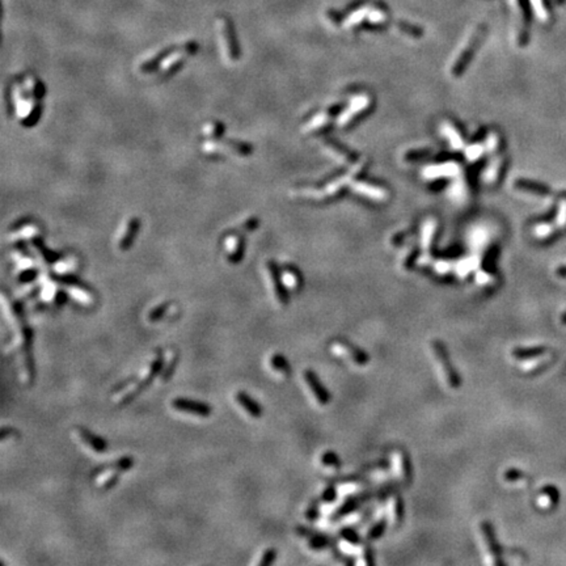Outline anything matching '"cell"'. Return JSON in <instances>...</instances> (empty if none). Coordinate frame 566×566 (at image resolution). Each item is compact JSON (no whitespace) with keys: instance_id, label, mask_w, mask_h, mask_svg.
<instances>
[{"instance_id":"24","label":"cell","mask_w":566,"mask_h":566,"mask_svg":"<svg viewBox=\"0 0 566 566\" xmlns=\"http://www.w3.org/2000/svg\"><path fill=\"white\" fill-rule=\"evenodd\" d=\"M354 188H355L356 192L365 194V195H369V197L373 198V199H382V198L386 197V193H384V192H382L379 188L376 189L373 188V186H370V185L355 184L354 185Z\"/></svg>"},{"instance_id":"34","label":"cell","mask_w":566,"mask_h":566,"mask_svg":"<svg viewBox=\"0 0 566 566\" xmlns=\"http://www.w3.org/2000/svg\"><path fill=\"white\" fill-rule=\"evenodd\" d=\"M319 514H320V510H319V503L317 502H312L310 505V507L307 508L306 511V518L310 522H313V520H316L317 518H319Z\"/></svg>"},{"instance_id":"41","label":"cell","mask_w":566,"mask_h":566,"mask_svg":"<svg viewBox=\"0 0 566 566\" xmlns=\"http://www.w3.org/2000/svg\"><path fill=\"white\" fill-rule=\"evenodd\" d=\"M362 554H363V560H365V564H367V565H373L372 550H371V548H370L369 545H363V550H362Z\"/></svg>"},{"instance_id":"8","label":"cell","mask_w":566,"mask_h":566,"mask_svg":"<svg viewBox=\"0 0 566 566\" xmlns=\"http://www.w3.org/2000/svg\"><path fill=\"white\" fill-rule=\"evenodd\" d=\"M172 407L178 411L182 413H188V414L198 415V417H209L213 413V408L211 405L202 401H195V400H190V398L185 397H176L172 401Z\"/></svg>"},{"instance_id":"21","label":"cell","mask_w":566,"mask_h":566,"mask_svg":"<svg viewBox=\"0 0 566 566\" xmlns=\"http://www.w3.org/2000/svg\"><path fill=\"white\" fill-rule=\"evenodd\" d=\"M270 365L274 370H277L283 375H290L291 373V366L290 362L287 361V358L282 354H273L270 356Z\"/></svg>"},{"instance_id":"15","label":"cell","mask_w":566,"mask_h":566,"mask_svg":"<svg viewBox=\"0 0 566 566\" xmlns=\"http://www.w3.org/2000/svg\"><path fill=\"white\" fill-rule=\"evenodd\" d=\"M78 432H79V436L81 438L84 443L88 445L95 452L102 453L108 449V442L104 438H101V436L89 431L88 429L79 428L78 429Z\"/></svg>"},{"instance_id":"4","label":"cell","mask_w":566,"mask_h":566,"mask_svg":"<svg viewBox=\"0 0 566 566\" xmlns=\"http://www.w3.org/2000/svg\"><path fill=\"white\" fill-rule=\"evenodd\" d=\"M164 370V355L163 352H161V350H159L157 351V355H156V358L152 361L151 363V367H150V371H148V375H146L144 376V379L143 380H140L139 382V384L137 387H135L134 390H131V392H129V393L126 394V396H123V398H122L121 401H119V404L121 405H125V404H129L131 403L133 400H134L138 394H140L143 392V390H146L147 387L150 386L152 382H154V379L155 377H157V375L159 373L163 372Z\"/></svg>"},{"instance_id":"40","label":"cell","mask_w":566,"mask_h":566,"mask_svg":"<svg viewBox=\"0 0 566 566\" xmlns=\"http://www.w3.org/2000/svg\"><path fill=\"white\" fill-rule=\"evenodd\" d=\"M135 382H138V379H137V377H129L127 380H123V382L119 383L118 386L114 387L113 392H121V390H125L127 387L131 386V384H134Z\"/></svg>"},{"instance_id":"11","label":"cell","mask_w":566,"mask_h":566,"mask_svg":"<svg viewBox=\"0 0 566 566\" xmlns=\"http://www.w3.org/2000/svg\"><path fill=\"white\" fill-rule=\"evenodd\" d=\"M266 266H268V273L270 275V279H272L273 289H274V293L277 296L278 302L281 303L282 306H286L289 303V293H287V286L285 283L283 275L273 261H269Z\"/></svg>"},{"instance_id":"45","label":"cell","mask_w":566,"mask_h":566,"mask_svg":"<svg viewBox=\"0 0 566 566\" xmlns=\"http://www.w3.org/2000/svg\"><path fill=\"white\" fill-rule=\"evenodd\" d=\"M383 20H384V15L382 12L375 11V12L370 13V21L371 22H382Z\"/></svg>"},{"instance_id":"29","label":"cell","mask_w":566,"mask_h":566,"mask_svg":"<svg viewBox=\"0 0 566 566\" xmlns=\"http://www.w3.org/2000/svg\"><path fill=\"white\" fill-rule=\"evenodd\" d=\"M38 231H39L38 227H36L34 224H28L24 228H20L15 237L16 239H33L34 236L38 234Z\"/></svg>"},{"instance_id":"31","label":"cell","mask_w":566,"mask_h":566,"mask_svg":"<svg viewBox=\"0 0 566 566\" xmlns=\"http://www.w3.org/2000/svg\"><path fill=\"white\" fill-rule=\"evenodd\" d=\"M341 537H344L345 540L348 541L349 544L358 545L361 544V537L358 536L355 529L352 528H342L340 532Z\"/></svg>"},{"instance_id":"46","label":"cell","mask_w":566,"mask_h":566,"mask_svg":"<svg viewBox=\"0 0 566 566\" xmlns=\"http://www.w3.org/2000/svg\"><path fill=\"white\" fill-rule=\"evenodd\" d=\"M481 152H482V147L476 146V148H473V151H472V150H470V151H468V157H469V159H473V160L477 159V156L480 155Z\"/></svg>"},{"instance_id":"1","label":"cell","mask_w":566,"mask_h":566,"mask_svg":"<svg viewBox=\"0 0 566 566\" xmlns=\"http://www.w3.org/2000/svg\"><path fill=\"white\" fill-rule=\"evenodd\" d=\"M38 98L26 92L22 85H16L13 88V102L16 108L17 118L24 125H33L39 118V106Z\"/></svg>"},{"instance_id":"22","label":"cell","mask_w":566,"mask_h":566,"mask_svg":"<svg viewBox=\"0 0 566 566\" xmlns=\"http://www.w3.org/2000/svg\"><path fill=\"white\" fill-rule=\"evenodd\" d=\"M359 503H361V499L359 498H348L344 502V505L340 506V508L334 512L333 519H340V518L345 516L346 514H349V512L354 511V510L359 506Z\"/></svg>"},{"instance_id":"7","label":"cell","mask_w":566,"mask_h":566,"mask_svg":"<svg viewBox=\"0 0 566 566\" xmlns=\"http://www.w3.org/2000/svg\"><path fill=\"white\" fill-rule=\"evenodd\" d=\"M139 228H140V220L137 216H131L122 224L116 239L117 248L119 251H127L133 245L134 239L138 235Z\"/></svg>"},{"instance_id":"5","label":"cell","mask_w":566,"mask_h":566,"mask_svg":"<svg viewBox=\"0 0 566 566\" xmlns=\"http://www.w3.org/2000/svg\"><path fill=\"white\" fill-rule=\"evenodd\" d=\"M220 24H222V37L224 41V51L227 58L231 62H236L240 58V47L236 38L234 22L228 17H222Z\"/></svg>"},{"instance_id":"39","label":"cell","mask_w":566,"mask_h":566,"mask_svg":"<svg viewBox=\"0 0 566 566\" xmlns=\"http://www.w3.org/2000/svg\"><path fill=\"white\" fill-rule=\"evenodd\" d=\"M68 299V295L66 291H63V290H57V293H55L54 295V303L57 304V306H63L64 303L67 302Z\"/></svg>"},{"instance_id":"10","label":"cell","mask_w":566,"mask_h":566,"mask_svg":"<svg viewBox=\"0 0 566 566\" xmlns=\"http://www.w3.org/2000/svg\"><path fill=\"white\" fill-rule=\"evenodd\" d=\"M303 376H304V380H306L307 386L310 387L311 392L313 393L316 401H317L320 405H327V404L331 403V393H329V390L324 387V384L321 383L319 376H317V373L313 372L312 370H307V371H304V373H303Z\"/></svg>"},{"instance_id":"30","label":"cell","mask_w":566,"mask_h":566,"mask_svg":"<svg viewBox=\"0 0 566 566\" xmlns=\"http://www.w3.org/2000/svg\"><path fill=\"white\" fill-rule=\"evenodd\" d=\"M393 515L396 523H401L404 518V502L400 495H396L393 499Z\"/></svg>"},{"instance_id":"44","label":"cell","mask_w":566,"mask_h":566,"mask_svg":"<svg viewBox=\"0 0 566 566\" xmlns=\"http://www.w3.org/2000/svg\"><path fill=\"white\" fill-rule=\"evenodd\" d=\"M365 15H366L365 9H361V11H358V12H355L354 15H351V17L349 19L348 25H350V24H354V22H356L358 20H361L362 17L365 16Z\"/></svg>"},{"instance_id":"12","label":"cell","mask_w":566,"mask_h":566,"mask_svg":"<svg viewBox=\"0 0 566 566\" xmlns=\"http://www.w3.org/2000/svg\"><path fill=\"white\" fill-rule=\"evenodd\" d=\"M21 332H22V345H24V352H25L26 371H28L29 380L30 382H33L34 376H36V369H34V359H33L34 332L32 328L26 325V323H22Z\"/></svg>"},{"instance_id":"37","label":"cell","mask_w":566,"mask_h":566,"mask_svg":"<svg viewBox=\"0 0 566 566\" xmlns=\"http://www.w3.org/2000/svg\"><path fill=\"white\" fill-rule=\"evenodd\" d=\"M523 476L524 474L522 470L514 469V468H510V469H507L505 472V480H507V481H518V480L523 477Z\"/></svg>"},{"instance_id":"26","label":"cell","mask_w":566,"mask_h":566,"mask_svg":"<svg viewBox=\"0 0 566 566\" xmlns=\"http://www.w3.org/2000/svg\"><path fill=\"white\" fill-rule=\"evenodd\" d=\"M169 307H171V303L165 302L159 304V306H156L155 308H152L150 311V313H148V320L151 323H156V321L161 320L165 316V313H167V311L169 310Z\"/></svg>"},{"instance_id":"20","label":"cell","mask_w":566,"mask_h":566,"mask_svg":"<svg viewBox=\"0 0 566 566\" xmlns=\"http://www.w3.org/2000/svg\"><path fill=\"white\" fill-rule=\"evenodd\" d=\"M397 460L398 467H400V472H401V476H403L404 481L409 482L411 480L410 456H409L405 451H400V452L397 453Z\"/></svg>"},{"instance_id":"17","label":"cell","mask_w":566,"mask_h":566,"mask_svg":"<svg viewBox=\"0 0 566 566\" xmlns=\"http://www.w3.org/2000/svg\"><path fill=\"white\" fill-rule=\"evenodd\" d=\"M21 85L24 87V89H25L26 92L29 93V95H32L33 97H36V98H38V100L45 96L43 84H42L34 75H26L25 78H24V80H22V84H21Z\"/></svg>"},{"instance_id":"19","label":"cell","mask_w":566,"mask_h":566,"mask_svg":"<svg viewBox=\"0 0 566 566\" xmlns=\"http://www.w3.org/2000/svg\"><path fill=\"white\" fill-rule=\"evenodd\" d=\"M202 133L206 138L209 139L222 138L223 133H224V125L219 121H209L203 126Z\"/></svg>"},{"instance_id":"35","label":"cell","mask_w":566,"mask_h":566,"mask_svg":"<svg viewBox=\"0 0 566 566\" xmlns=\"http://www.w3.org/2000/svg\"><path fill=\"white\" fill-rule=\"evenodd\" d=\"M335 498H337V490H335V488L333 487V485L328 487L327 489L324 490L323 497H321V499H323L324 502H327V503L334 502Z\"/></svg>"},{"instance_id":"32","label":"cell","mask_w":566,"mask_h":566,"mask_svg":"<svg viewBox=\"0 0 566 566\" xmlns=\"http://www.w3.org/2000/svg\"><path fill=\"white\" fill-rule=\"evenodd\" d=\"M277 556H278L277 549H274V548H269V549H266L264 552V554H262V557H261L260 562H258V565L260 566L272 565V564H274V562H275V560H277Z\"/></svg>"},{"instance_id":"13","label":"cell","mask_w":566,"mask_h":566,"mask_svg":"<svg viewBox=\"0 0 566 566\" xmlns=\"http://www.w3.org/2000/svg\"><path fill=\"white\" fill-rule=\"evenodd\" d=\"M335 346L342 350L345 354H348L349 358L351 359L354 363L359 366H365L370 362V355L366 351H363L362 349L356 348L355 345H352L351 342H349L346 340L338 338L335 341Z\"/></svg>"},{"instance_id":"6","label":"cell","mask_w":566,"mask_h":566,"mask_svg":"<svg viewBox=\"0 0 566 566\" xmlns=\"http://www.w3.org/2000/svg\"><path fill=\"white\" fill-rule=\"evenodd\" d=\"M480 528H481L484 541H485V544H487L491 564H494V565H505V561H503L502 557H501V556H502V552H501L498 540H497V537H495L494 528H493V526H491L490 522H487V520L481 522V523H480Z\"/></svg>"},{"instance_id":"28","label":"cell","mask_w":566,"mask_h":566,"mask_svg":"<svg viewBox=\"0 0 566 566\" xmlns=\"http://www.w3.org/2000/svg\"><path fill=\"white\" fill-rule=\"evenodd\" d=\"M321 463H323V466L333 467V468H337V469L341 467L340 457H338L337 453L332 452V451H327V452H324L321 455Z\"/></svg>"},{"instance_id":"3","label":"cell","mask_w":566,"mask_h":566,"mask_svg":"<svg viewBox=\"0 0 566 566\" xmlns=\"http://www.w3.org/2000/svg\"><path fill=\"white\" fill-rule=\"evenodd\" d=\"M431 348L432 351H434V355H435L436 358V361L439 362L440 367H442V371L445 373V377L446 380H447V383H449V386L451 387V388H453V390L459 388L463 382H461L460 375H459V372H457L456 369H455V366H453L452 361H451V358H449V351H447L445 344H443L442 341L435 340L431 342Z\"/></svg>"},{"instance_id":"38","label":"cell","mask_w":566,"mask_h":566,"mask_svg":"<svg viewBox=\"0 0 566 566\" xmlns=\"http://www.w3.org/2000/svg\"><path fill=\"white\" fill-rule=\"evenodd\" d=\"M257 219L256 218H248L245 219V220H243V223H240L239 226H237V230L239 231H252L254 230L257 226Z\"/></svg>"},{"instance_id":"27","label":"cell","mask_w":566,"mask_h":566,"mask_svg":"<svg viewBox=\"0 0 566 566\" xmlns=\"http://www.w3.org/2000/svg\"><path fill=\"white\" fill-rule=\"evenodd\" d=\"M178 361H180V358H178V355H177V354H175V355L171 358V361L168 362V365L164 367L163 375H161V380H163L164 383L169 382V380H171V377L173 376V373H175V371H176V367H177V365H178Z\"/></svg>"},{"instance_id":"25","label":"cell","mask_w":566,"mask_h":566,"mask_svg":"<svg viewBox=\"0 0 566 566\" xmlns=\"http://www.w3.org/2000/svg\"><path fill=\"white\" fill-rule=\"evenodd\" d=\"M386 527H387L386 518H382L380 520H377L376 523L373 524V526H371V527H370V529L367 531V535H366V537H367L369 540H376V539H379V537L382 536L383 533H384V531H386Z\"/></svg>"},{"instance_id":"2","label":"cell","mask_w":566,"mask_h":566,"mask_svg":"<svg viewBox=\"0 0 566 566\" xmlns=\"http://www.w3.org/2000/svg\"><path fill=\"white\" fill-rule=\"evenodd\" d=\"M202 151L205 152L207 156H214V157H219V156L226 155L230 152L237 156H247L252 152V147L248 143L236 140V139L222 140L218 138L207 139L202 144Z\"/></svg>"},{"instance_id":"43","label":"cell","mask_w":566,"mask_h":566,"mask_svg":"<svg viewBox=\"0 0 566 566\" xmlns=\"http://www.w3.org/2000/svg\"><path fill=\"white\" fill-rule=\"evenodd\" d=\"M118 478H119V476H118V474H113V476H112V477H110L109 480H108V481L105 482V484H104V485H102V487H101V489H105V490H108V489H110V488H113L114 485L117 484Z\"/></svg>"},{"instance_id":"33","label":"cell","mask_w":566,"mask_h":566,"mask_svg":"<svg viewBox=\"0 0 566 566\" xmlns=\"http://www.w3.org/2000/svg\"><path fill=\"white\" fill-rule=\"evenodd\" d=\"M36 278H37V270H36V269L28 268L21 272V274L19 275V281H20L21 283H29V282L34 281Z\"/></svg>"},{"instance_id":"42","label":"cell","mask_w":566,"mask_h":566,"mask_svg":"<svg viewBox=\"0 0 566 566\" xmlns=\"http://www.w3.org/2000/svg\"><path fill=\"white\" fill-rule=\"evenodd\" d=\"M532 1V5L533 8H535V11H536V13L539 15V17H541V19H544L545 16H546V13H545L544 8H543V4H541V0H531Z\"/></svg>"},{"instance_id":"14","label":"cell","mask_w":566,"mask_h":566,"mask_svg":"<svg viewBox=\"0 0 566 566\" xmlns=\"http://www.w3.org/2000/svg\"><path fill=\"white\" fill-rule=\"evenodd\" d=\"M236 401L244 408V410L247 411L248 414L252 415L253 418H260L261 415L264 414V409L260 404L257 403L256 400L251 397L247 392L244 390H239L236 393Z\"/></svg>"},{"instance_id":"36","label":"cell","mask_w":566,"mask_h":566,"mask_svg":"<svg viewBox=\"0 0 566 566\" xmlns=\"http://www.w3.org/2000/svg\"><path fill=\"white\" fill-rule=\"evenodd\" d=\"M445 133H446V135L449 137V140L452 142V144L455 146V148H460V144H463V142H461L460 138L457 137V134L455 133V130H453L452 127H449V126L445 127Z\"/></svg>"},{"instance_id":"16","label":"cell","mask_w":566,"mask_h":566,"mask_svg":"<svg viewBox=\"0 0 566 566\" xmlns=\"http://www.w3.org/2000/svg\"><path fill=\"white\" fill-rule=\"evenodd\" d=\"M133 466H134V459L131 456H122L119 457L118 460H116L114 463H112V464H109V466H101L98 467V468H96V469L93 470V476H98V474L104 473L105 470L108 469H114L117 470V472H127L129 469H131L133 468Z\"/></svg>"},{"instance_id":"23","label":"cell","mask_w":566,"mask_h":566,"mask_svg":"<svg viewBox=\"0 0 566 566\" xmlns=\"http://www.w3.org/2000/svg\"><path fill=\"white\" fill-rule=\"evenodd\" d=\"M457 172V165H455V164H445V165H442V167H435L432 168V169H428L426 172H425V175L426 176H432V177H436V176H452V175H455V173Z\"/></svg>"},{"instance_id":"9","label":"cell","mask_w":566,"mask_h":566,"mask_svg":"<svg viewBox=\"0 0 566 566\" xmlns=\"http://www.w3.org/2000/svg\"><path fill=\"white\" fill-rule=\"evenodd\" d=\"M224 249L227 253V260L231 264H239L243 260L244 251H245V243L244 237L240 234H230L224 239Z\"/></svg>"},{"instance_id":"18","label":"cell","mask_w":566,"mask_h":566,"mask_svg":"<svg viewBox=\"0 0 566 566\" xmlns=\"http://www.w3.org/2000/svg\"><path fill=\"white\" fill-rule=\"evenodd\" d=\"M546 351V348L544 346H535V348H516L512 350V356L515 359L523 361V359H532L536 356L543 355Z\"/></svg>"}]
</instances>
